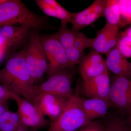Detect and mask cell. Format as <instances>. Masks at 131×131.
<instances>
[{"label": "cell", "mask_w": 131, "mask_h": 131, "mask_svg": "<svg viewBox=\"0 0 131 131\" xmlns=\"http://www.w3.org/2000/svg\"><path fill=\"white\" fill-rule=\"evenodd\" d=\"M29 37V43L25 50V57L35 84L41 80L47 72L48 63L38 33L34 31Z\"/></svg>", "instance_id": "obj_4"}, {"label": "cell", "mask_w": 131, "mask_h": 131, "mask_svg": "<svg viewBox=\"0 0 131 131\" xmlns=\"http://www.w3.org/2000/svg\"><path fill=\"white\" fill-rule=\"evenodd\" d=\"M10 93L11 99L17 105V113L25 125L36 129L48 125V121L39 108L17 94L12 92Z\"/></svg>", "instance_id": "obj_8"}, {"label": "cell", "mask_w": 131, "mask_h": 131, "mask_svg": "<svg viewBox=\"0 0 131 131\" xmlns=\"http://www.w3.org/2000/svg\"><path fill=\"white\" fill-rule=\"evenodd\" d=\"M4 1V0H0V3H1L3 2Z\"/></svg>", "instance_id": "obj_36"}, {"label": "cell", "mask_w": 131, "mask_h": 131, "mask_svg": "<svg viewBox=\"0 0 131 131\" xmlns=\"http://www.w3.org/2000/svg\"><path fill=\"white\" fill-rule=\"evenodd\" d=\"M124 32L127 36L131 38V27Z\"/></svg>", "instance_id": "obj_34"}, {"label": "cell", "mask_w": 131, "mask_h": 131, "mask_svg": "<svg viewBox=\"0 0 131 131\" xmlns=\"http://www.w3.org/2000/svg\"><path fill=\"white\" fill-rule=\"evenodd\" d=\"M106 24L121 27L120 12L118 0H107L103 15Z\"/></svg>", "instance_id": "obj_16"}, {"label": "cell", "mask_w": 131, "mask_h": 131, "mask_svg": "<svg viewBox=\"0 0 131 131\" xmlns=\"http://www.w3.org/2000/svg\"><path fill=\"white\" fill-rule=\"evenodd\" d=\"M77 131H105V127L104 125L93 121L89 122Z\"/></svg>", "instance_id": "obj_26"}, {"label": "cell", "mask_w": 131, "mask_h": 131, "mask_svg": "<svg viewBox=\"0 0 131 131\" xmlns=\"http://www.w3.org/2000/svg\"><path fill=\"white\" fill-rule=\"evenodd\" d=\"M68 99L50 94H40L37 96L35 105L52 121L57 118L63 112Z\"/></svg>", "instance_id": "obj_12"}, {"label": "cell", "mask_w": 131, "mask_h": 131, "mask_svg": "<svg viewBox=\"0 0 131 131\" xmlns=\"http://www.w3.org/2000/svg\"><path fill=\"white\" fill-rule=\"evenodd\" d=\"M47 59L49 61L47 73L49 77L70 66L64 48L55 34L40 38Z\"/></svg>", "instance_id": "obj_5"}, {"label": "cell", "mask_w": 131, "mask_h": 131, "mask_svg": "<svg viewBox=\"0 0 131 131\" xmlns=\"http://www.w3.org/2000/svg\"><path fill=\"white\" fill-rule=\"evenodd\" d=\"M65 50L70 66L79 64L84 57V51H81L73 46Z\"/></svg>", "instance_id": "obj_24"}, {"label": "cell", "mask_w": 131, "mask_h": 131, "mask_svg": "<svg viewBox=\"0 0 131 131\" xmlns=\"http://www.w3.org/2000/svg\"><path fill=\"white\" fill-rule=\"evenodd\" d=\"M12 112L7 110L0 117V125L9 121Z\"/></svg>", "instance_id": "obj_29"}, {"label": "cell", "mask_w": 131, "mask_h": 131, "mask_svg": "<svg viewBox=\"0 0 131 131\" xmlns=\"http://www.w3.org/2000/svg\"><path fill=\"white\" fill-rule=\"evenodd\" d=\"M120 27L106 24L93 38L92 48L100 54H106L116 47L119 40Z\"/></svg>", "instance_id": "obj_10"}, {"label": "cell", "mask_w": 131, "mask_h": 131, "mask_svg": "<svg viewBox=\"0 0 131 131\" xmlns=\"http://www.w3.org/2000/svg\"><path fill=\"white\" fill-rule=\"evenodd\" d=\"M79 64V72L83 81L92 79L108 70L105 59L94 50L84 56Z\"/></svg>", "instance_id": "obj_11"}, {"label": "cell", "mask_w": 131, "mask_h": 131, "mask_svg": "<svg viewBox=\"0 0 131 131\" xmlns=\"http://www.w3.org/2000/svg\"><path fill=\"white\" fill-rule=\"evenodd\" d=\"M5 38L3 36L0 31V47L5 45Z\"/></svg>", "instance_id": "obj_33"}, {"label": "cell", "mask_w": 131, "mask_h": 131, "mask_svg": "<svg viewBox=\"0 0 131 131\" xmlns=\"http://www.w3.org/2000/svg\"><path fill=\"white\" fill-rule=\"evenodd\" d=\"M93 39L90 38L83 33H77L73 46L81 51H84L85 49L92 47Z\"/></svg>", "instance_id": "obj_23"}, {"label": "cell", "mask_w": 131, "mask_h": 131, "mask_svg": "<svg viewBox=\"0 0 131 131\" xmlns=\"http://www.w3.org/2000/svg\"><path fill=\"white\" fill-rule=\"evenodd\" d=\"M44 19L34 13L19 0H4L0 3V28L9 25H24L31 29H41Z\"/></svg>", "instance_id": "obj_2"}, {"label": "cell", "mask_w": 131, "mask_h": 131, "mask_svg": "<svg viewBox=\"0 0 131 131\" xmlns=\"http://www.w3.org/2000/svg\"><path fill=\"white\" fill-rule=\"evenodd\" d=\"M6 54L7 52L5 46L0 47V62Z\"/></svg>", "instance_id": "obj_31"}, {"label": "cell", "mask_w": 131, "mask_h": 131, "mask_svg": "<svg viewBox=\"0 0 131 131\" xmlns=\"http://www.w3.org/2000/svg\"><path fill=\"white\" fill-rule=\"evenodd\" d=\"M31 28L24 25H9L1 28L0 31L5 38L7 54L24 44L29 36Z\"/></svg>", "instance_id": "obj_13"}, {"label": "cell", "mask_w": 131, "mask_h": 131, "mask_svg": "<svg viewBox=\"0 0 131 131\" xmlns=\"http://www.w3.org/2000/svg\"><path fill=\"white\" fill-rule=\"evenodd\" d=\"M106 0H96L91 4L93 11L101 16L103 15L106 3Z\"/></svg>", "instance_id": "obj_27"}, {"label": "cell", "mask_w": 131, "mask_h": 131, "mask_svg": "<svg viewBox=\"0 0 131 131\" xmlns=\"http://www.w3.org/2000/svg\"><path fill=\"white\" fill-rule=\"evenodd\" d=\"M76 34L68 27L67 24L61 23L59 31L55 34L64 48L66 49L73 46Z\"/></svg>", "instance_id": "obj_18"}, {"label": "cell", "mask_w": 131, "mask_h": 131, "mask_svg": "<svg viewBox=\"0 0 131 131\" xmlns=\"http://www.w3.org/2000/svg\"><path fill=\"white\" fill-rule=\"evenodd\" d=\"M0 84L35 105L37 94L25 50L15 54L0 70Z\"/></svg>", "instance_id": "obj_1"}, {"label": "cell", "mask_w": 131, "mask_h": 131, "mask_svg": "<svg viewBox=\"0 0 131 131\" xmlns=\"http://www.w3.org/2000/svg\"><path fill=\"white\" fill-rule=\"evenodd\" d=\"M110 106L119 112H131V79L115 75L111 82L109 97Z\"/></svg>", "instance_id": "obj_6"}, {"label": "cell", "mask_w": 131, "mask_h": 131, "mask_svg": "<svg viewBox=\"0 0 131 131\" xmlns=\"http://www.w3.org/2000/svg\"><path fill=\"white\" fill-rule=\"evenodd\" d=\"M89 122L82 107L81 98L73 95L60 115L50 123L48 131H75Z\"/></svg>", "instance_id": "obj_3"}, {"label": "cell", "mask_w": 131, "mask_h": 131, "mask_svg": "<svg viewBox=\"0 0 131 131\" xmlns=\"http://www.w3.org/2000/svg\"><path fill=\"white\" fill-rule=\"evenodd\" d=\"M0 131H1V130H0Z\"/></svg>", "instance_id": "obj_37"}, {"label": "cell", "mask_w": 131, "mask_h": 131, "mask_svg": "<svg viewBox=\"0 0 131 131\" xmlns=\"http://www.w3.org/2000/svg\"><path fill=\"white\" fill-rule=\"evenodd\" d=\"M73 13L66 10L59 3L56 7V18L60 20L62 24L70 23Z\"/></svg>", "instance_id": "obj_25"}, {"label": "cell", "mask_w": 131, "mask_h": 131, "mask_svg": "<svg viewBox=\"0 0 131 131\" xmlns=\"http://www.w3.org/2000/svg\"><path fill=\"white\" fill-rule=\"evenodd\" d=\"M83 110L89 121H93L106 115L110 107L109 102L100 98L82 99Z\"/></svg>", "instance_id": "obj_15"}, {"label": "cell", "mask_w": 131, "mask_h": 131, "mask_svg": "<svg viewBox=\"0 0 131 131\" xmlns=\"http://www.w3.org/2000/svg\"><path fill=\"white\" fill-rule=\"evenodd\" d=\"M118 2L122 27L131 24V0H118Z\"/></svg>", "instance_id": "obj_20"}, {"label": "cell", "mask_w": 131, "mask_h": 131, "mask_svg": "<svg viewBox=\"0 0 131 131\" xmlns=\"http://www.w3.org/2000/svg\"><path fill=\"white\" fill-rule=\"evenodd\" d=\"M8 110V106L6 101H0V117Z\"/></svg>", "instance_id": "obj_30"}, {"label": "cell", "mask_w": 131, "mask_h": 131, "mask_svg": "<svg viewBox=\"0 0 131 131\" xmlns=\"http://www.w3.org/2000/svg\"><path fill=\"white\" fill-rule=\"evenodd\" d=\"M72 75L66 69L54 74L39 85H35L37 96L42 94H48L69 98L72 94Z\"/></svg>", "instance_id": "obj_7"}, {"label": "cell", "mask_w": 131, "mask_h": 131, "mask_svg": "<svg viewBox=\"0 0 131 131\" xmlns=\"http://www.w3.org/2000/svg\"><path fill=\"white\" fill-rule=\"evenodd\" d=\"M30 131H38L37 130V129H32Z\"/></svg>", "instance_id": "obj_35"}, {"label": "cell", "mask_w": 131, "mask_h": 131, "mask_svg": "<svg viewBox=\"0 0 131 131\" xmlns=\"http://www.w3.org/2000/svg\"><path fill=\"white\" fill-rule=\"evenodd\" d=\"M127 115H128V117L127 119L126 120L128 126L131 131V112Z\"/></svg>", "instance_id": "obj_32"}, {"label": "cell", "mask_w": 131, "mask_h": 131, "mask_svg": "<svg viewBox=\"0 0 131 131\" xmlns=\"http://www.w3.org/2000/svg\"><path fill=\"white\" fill-rule=\"evenodd\" d=\"M108 71L92 79L83 81L82 91L85 96L88 98L103 99L109 102L111 81Z\"/></svg>", "instance_id": "obj_9"}, {"label": "cell", "mask_w": 131, "mask_h": 131, "mask_svg": "<svg viewBox=\"0 0 131 131\" xmlns=\"http://www.w3.org/2000/svg\"><path fill=\"white\" fill-rule=\"evenodd\" d=\"M104 126L105 131H131L126 120L119 115L112 117Z\"/></svg>", "instance_id": "obj_19"}, {"label": "cell", "mask_w": 131, "mask_h": 131, "mask_svg": "<svg viewBox=\"0 0 131 131\" xmlns=\"http://www.w3.org/2000/svg\"><path fill=\"white\" fill-rule=\"evenodd\" d=\"M38 6L44 13L49 16L56 18V7L58 3L54 0L35 1Z\"/></svg>", "instance_id": "obj_22"}, {"label": "cell", "mask_w": 131, "mask_h": 131, "mask_svg": "<svg viewBox=\"0 0 131 131\" xmlns=\"http://www.w3.org/2000/svg\"><path fill=\"white\" fill-rule=\"evenodd\" d=\"M107 69L115 75L131 79V63L123 56L117 46L106 54Z\"/></svg>", "instance_id": "obj_14"}, {"label": "cell", "mask_w": 131, "mask_h": 131, "mask_svg": "<svg viewBox=\"0 0 131 131\" xmlns=\"http://www.w3.org/2000/svg\"><path fill=\"white\" fill-rule=\"evenodd\" d=\"M93 12L91 4L86 8L77 13H73L71 24L72 25V30L76 33L86 27L88 18Z\"/></svg>", "instance_id": "obj_17"}, {"label": "cell", "mask_w": 131, "mask_h": 131, "mask_svg": "<svg viewBox=\"0 0 131 131\" xmlns=\"http://www.w3.org/2000/svg\"><path fill=\"white\" fill-rule=\"evenodd\" d=\"M11 98L10 92L0 84V101H6Z\"/></svg>", "instance_id": "obj_28"}, {"label": "cell", "mask_w": 131, "mask_h": 131, "mask_svg": "<svg viewBox=\"0 0 131 131\" xmlns=\"http://www.w3.org/2000/svg\"><path fill=\"white\" fill-rule=\"evenodd\" d=\"M117 47L126 58H131V38L127 36L124 32L120 34Z\"/></svg>", "instance_id": "obj_21"}]
</instances>
